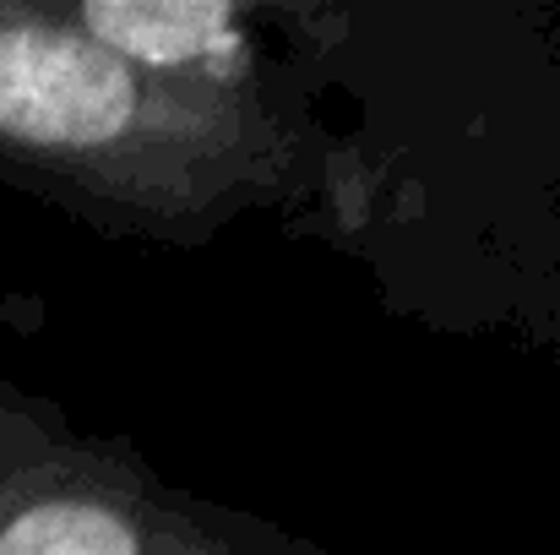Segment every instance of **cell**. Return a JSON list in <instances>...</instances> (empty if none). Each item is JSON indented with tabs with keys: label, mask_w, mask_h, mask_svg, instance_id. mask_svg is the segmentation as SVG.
I'll return each instance as SVG.
<instances>
[{
	"label": "cell",
	"mask_w": 560,
	"mask_h": 555,
	"mask_svg": "<svg viewBox=\"0 0 560 555\" xmlns=\"http://www.w3.org/2000/svg\"><path fill=\"white\" fill-rule=\"evenodd\" d=\"M137 82L120 55L77 33H0V131L38 148H93L126 131Z\"/></svg>",
	"instance_id": "cell-1"
},
{
	"label": "cell",
	"mask_w": 560,
	"mask_h": 555,
	"mask_svg": "<svg viewBox=\"0 0 560 555\" xmlns=\"http://www.w3.org/2000/svg\"><path fill=\"white\" fill-rule=\"evenodd\" d=\"M88 27L109 55H137L148 66H180L207 49H223L234 33V11L212 0H159V5H88Z\"/></svg>",
	"instance_id": "cell-2"
},
{
	"label": "cell",
	"mask_w": 560,
	"mask_h": 555,
	"mask_svg": "<svg viewBox=\"0 0 560 555\" xmlns=\"http://www.w3.org/2000/svg\"><path fill=\"white\" fill-rule=\"evenodd\" d=\"M0 555H142L126 518L93 501H44L22 512L5 534Z\"/></svg>",
	"instance_id": "cell-3"
}]
</instances>
